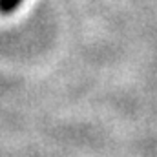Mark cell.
<instances>
[{
  "instance_id": "obj_1",
  "label": "cell",
  "mask_w": 157,
  "mask_h": 157,
  "mask_svg": "<svg viewBox=\"0 0 157 157\" xmlns=\"http://www.w3.org/2000/svg\"><path fill=\"white\" fill-rule=\"evenodd\" d=\"M24 0H0V13L7 15V13H13Z\"/></svg>"
}]
</instances>
